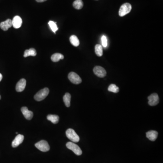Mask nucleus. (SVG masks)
I'll return each instance as SVG.
<instances>
[{"mask_svg": "<svg viewBox=\"0 0 163 163\" xmlns=\"http://www.w3.org/2000/svg\"><path fill=\"white\" fill-rule=\"evenodd\" d=\"M66 135L67 138L73 142H78L79 141V137L74 130L68 129L66 132Z\"/></svg>", "mask_w": 163, "mask_h": 163, "instance_id": "obj_1", "label": "nucleus"}, {"mask_svg": "<svg viewBox=\"0 0 163 163\" xmlns=\"http://www.w3.org/2000/svg\"><path fill=\"white\" fill-rule=\"evenodd\" d=\"M148 104L151 106H154L159 103V96L156 93L152 94L148 97Z\"/></svg>", "mask_w": 163, "mask_h": 163, "instance_id": "obj_7", "label": "nucleus"}, {"mask_svg": "<svg viewBox=\"0 0 163 163\" xmlns=\"http://www.w3.org/2000/svg\"><path fill=\"white\" fill-rule=\"evenodd\" d=\"M102 46L105 48L108 46V39H107V37H106L105 35H103L102 37Z\"/></svg>", "mask_w": 163, "mask_h": 163, "instance_id": "obj_24", "label": "nucleus"}, {"mask_svg": "<svg viewBox=\"0 0 163 163\" xmlns=\"http://www.w3.org/2000/svg\"><path fill=\"white\" fill-rule=\"evenodd\" d=\"M22 113L27 120H31L33 116V113L31 111H29L27 107H22L21 109Z\"/></svg>", "mask_w": 163, "mask_h": 163, "instance_id": "obj_11", "label": "nucleus"}, {"mask_svg": "<svg viewBox=\"0 0 163 163\" xmlns=\"http://www.w3.org/2000/svg\"><path fill=\"white\" fill-rule=\"evenodd\" d=\"M12 26L15 29H18L21 26L22 20L21 17L18 15L15 16L12 21Z\"/></svg>", "mask_w": 163, "mask_h": 163, "instance_id": "obj_12", "label": "nucleus"}, {"mask_svg": "<svg viewBox=\"0 0 163 163\" xmlns=\"http://www.w3.org/2000/svg\"><path fill=\"white\" fill-rule=\"evenodd\" d=\"M108 90V91L114 92V93H118L119 91V88L115 84H112L110 86H109Z\"/></svg>", "mask_w": 163, "mask_h": 163, "instance_id": "obj_23", "label": "nucleus"}, {"mask_svg": "<svg viewBox=\"0 0 163 163\" xmlns=\"http://www.w3.org/2000/svg\"><path fill=\"white\" fill-rule=\"evenodd\" d=\"M147 138L151 141H154L156 140L158 136V133L156 130H150L146 134Z\"/></svg>", "mask_w": 163, "mask_h": 163, "instance_id": "obj_14", "label": "nucleus"}, {"mask_svg": "<svg viewBox=\"0 0 163 163\" xmlns=\"http://www.w3.org/2000/svg\"><path fill=\"white\" fill-rule=\"evenodd\" d=\"M69 40L71 44L75 47H77L79 45V40L75 35H72V36H71Z\"/></svg>", "mask_w": 163, "mask_h": 163, "instance_id": "obj_18", "label": "nucleus"}, {"mask_svg": "<svg viewBox=\"0 0 163 163\" xmlns=\"http://www.w3.org/2000/svg\"><path fill=\"white\" fill-rule=\"evenodd\" d=\"M66 147L68 149L72 150L74 153L77 156H80L82 154V151L79 146L73 142H69L66 144Z\"/></svg>", "mask_w": 163, "mask_h": 163, "instance_id": "obj_5", "label": "nucleus"}, {"mask_svg": "<svg viewBox=\"0 0 163 163\" xmlns=\"http://www.w3.org/2000/svg\"><path fill=\"white\" fill-rule=\"evenodd\" d=\"M1 99V96L0 95V99Z\"/></svg>", "mask_w": 163, "mask_h": 163, "instance_id": "obj_27", "label": "nucleus"}, {"mask_svg": "<svg viewBox=\"0 0 163 163\" xmlns=\"http://www.w3.org/2000/svg\"><path fill=\"white\" fill-rule=\"evenodd\" d=\"M71 95L69 93H66L63 97V100L64 104L67 107L70 106Z\"/></svg>", "mask_w": 163, "mask_h": 163, "instance_id": "obj_19", "label": "nucleus"}, {"mask_svg": "<svg viewBox=\"0 0 163 163\" xmlns=\"http://www.w3.org/2000/svg\"><path fill=\"white\" fill-rule=\"evenodd\" d=\"M94 74L98 77H104L107 74V72L103 67L99 66L95 67L94 69Z\"/></svg>", "mask_w": 163, "mask_h": 163, "instance_id": "obj_8", "label": "nucleus"}, {"mask_svg": "<svg viewBox=\"0 0 163 163\" xmlns=\"http://www.w3.org/2000/svg\"><path fill=\"white\" fill-rule=\"evenodd\" d=\"M73 7L77 10H80L83 8L84 3L82 0H76L73 3Z\"/></svg>", "mask_w": 163, "mask_h": 163, "instance_id": "obj_20", "label": "nucleus"}, {"mask_svg": "<svg viewBox=\"0 0 163 163\" xmlns=\"http://www.w3.org/2000/svg\"><path fill=\"white\" fill-rule=\"evenodd\" d=\"M68 78L73 84H79L82 81L79 76L74 72H70L68 75Z\"/></svg>", "mask_w": 163, "mask_h": 163, "instance_id": "obj_6", "label": "nucleus"}, {"mask_svg": "<svg viewBox=\"0 0 163 163\" xmlns=\"http://www.w3.org/2000/svg\"><path fill=\"white\" fill-rule=\"evenodd\" d=\"M24 139V136L23 135L19 134L15 138L12 142V146L13 148H15L18 146L19 145L23 142Z\"/></svg>", "mask_w": 163, "mask_h": 163, "instance_id": "obj_10", "label": "nucleus"}, {"mask_svg": "<svg viewBox=\"0 0 163 163\" xmlns=\"http://www.w3.org/2000/svg\"><path fill=\"white\" fill-rule=\"evenodd\" d=\"M2 79V75L1 73H0V82L1 81Z\"/></svg>", "mask_w": 163, "mask_h": 163, "instance_id": "obj_26", "label": "nucleus"}, {"mask_svg": "<svg viewBox=\"0 0 163 163\" xmlns=\"http://www.w3.org/2000/svg\"><path fill=\"white\" fill-rule=\"evenodd\" d=\"M12 26V21L11 19H7L5 21L0 23V28L4 31H7L8 29Z\"/></svg>", "mask_w": 163, "mask_h": 163, "instance_id": "obj_13", "label": "nucleus"}, {"mask_svg": "<svg viewBox=\"0 0 163 163\" xmlns=\"http://www.w3.org/2000/svg\"><path fill=\"white\" fill-rule=\"evenodd\" d=\"M95 51L97 55L99 57H101L103 55V49L101 45H96L95 47Z\"/></svg>", "mask_w": 163, "mask_h": 163, "instance_id": "obj_21", "label": "nucleus"}, {"mask_svg": "<svg viewBox=\"0 0 163 163\" xmlns=\"http://www.w3.org/2000/svg\"><path fill=\"white\" fill-rule=\"evenodd\" d=\"M37 149L42 152H47L50 150V146L47 141L45 140H40L35 144Z\"/></svg>", "mask_w": 163, "mask_h": 163, "instance_id": "obj_4", "label": "nucleus"}, {"mask_svg": "<svg viewBox=\"0 0 163 163\" xmlns=\"http://www.w3.org/2000/svg\"><path fill=\"white\" fill-rule=\"evenodd\" d=\"M26 80L24 78H22L16 84V91L18 92H21L24 90L26 86Z\"/></svg>", "mask_w": 163, "mask_h": 163, "instance_id": "obj_9", "label": "nucleus"}, {"mask_svg": "<svg viewBox=\"0 0 163 163\" xmlns=\"http://www.w3.org/2000/svg\"><path fill=\"white\" fill-rule=\"evenodd\" d=\"M47 118L49 121H50L52 123L54 124H57L59 122V118L58 116L52 115V114L48 115L47 116Z\"/></svg>", "mask_w": 163, "mask_h": 163, "instance_id": "obj_16", "label": "nucleus"}, {"mask_svg": "<svg viewBox=\"0 0 163 163\" xmlns=\"http://www.w3.org/2000/svg\"><path fill=\"white\" fill-rule=\"evenodd\" d=\"M132 5L129 3H126L122 5L119 11V15L121 17L125 16L130 12L132 10Z\"/></svg>", "mask_w": 163, "mask_h": 163, "instance_id": "obj_3", "label": "nucleus"}, {"mask_svg": "<svg viewBox=\"0 0 163 163\" xmlns=\"http://www.w3.org/2000/svg\"><path fill=\"white\" fill-rule=\"evenodd\" d=\"M37 54L36 51L34 48H31L29 49H26L24 53V57L26 58L27 57L30 56H35Z\"/></svg>", "mask_w": 163, "mask_h": 163, "instance_id": "obj_15", "label": "nucleus"}, {"mask_svg": "<svg viewBox=\"0 0 163 163\" xmlns=\"http://www.w3.org/2000/svg\"><path fill=\"white\" fill-rule=\"evenodd\" d=\"M64 59V56L61 53H55L53 54L51 56V59L53 62H57L60 59Z\"/></svg>", "mask_w": 163, "mask_h": 163, "instance_id": "obj_17", "label": "nucleus"}, {"mask_svg": "<svg viewBox=\"0 0 163 163\" xmlns=\"http://www.w3.org/2000/svg\"><path fill=\"white\" fill-rule=\"evenodd\" d=\"M49 88H43L38 92L34 96V98L37 101H41L45 99L49 94Z\"/></svg>", "mask_w": 163, "mask_h": 163, "instance_id": "obj_2", "label": "nucleus"}, {"mask_svg": "<svg viewBox=\"0 0 163 163\" xmlns=\"http://www.w3.org/2000/svg\"><path fill=\"white\" fill-rule=\"evenodd\" d=\"M49 26L50 27V29L51 30L55 33L57 31H58V26L57 25L56 22L53 21H49L48 23Z\"/></svg>", "mask_w": 163, "mask_h": 163, "instance_id": "obj_22", "label": "nucleus"}, {"mask_svg": "<svg viewBox=\"0 0 163 163\" xmlns=\"http://www.w3.org/2000/svg\"><path fill=\"white\" fill-rule=\"evenodd\" d=\"M47 0H36V1L38 2H43L46 1Z\"/></svg>", "mask_w": 163, "mask_h": 163, "instance_id": "obj_25", "label": "nucleus"}]
</instances>
